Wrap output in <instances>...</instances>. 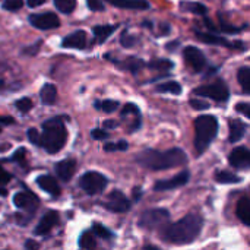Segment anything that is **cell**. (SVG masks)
I'll list each match as a JSON object with an SVG mask.
<instances>
[{"mask_svg":"<svg viewBox=\"0 0 250 250\" xmlns=\"http://www.w3.org/2000/svg\"><path fill=\"white\" fill-rule=\"evenodd\" d=\"M204 226V220L196 214H189L180 221L164 226L161 231V237L164 242L173 245H189L198 239Z\"/></svg>","mask_w":250,"mask_h":250,"instance_id":"obj_1","label":"cell"},{"mask_svg":"<svg viewBox=\"0 0 250 250\" xmlns=\"http://www.w3.org/2000/svg\"><path fill=\"white\" fill-rule=\"evenodd\" d=\"M138 164L151 170H168L174 167H182L188 163V155L183 149L173 148L168 151L146 149L136 157Z\"/></svg>","mask_w":250,"mask_h":250,"instance_id":"obj_2","label":"cell"},{"mask_svg":"<svg viewBox=\"0 0 250 250\" xmlns=\"http://www.w3.org/2000/svg\"><path fill=\"white\" fill-rule=\"evenodd\" d=\"M67 141V129L63 123V117H56L44 122L41 133V146L48 154H57Z\"/></svg>","mask_w":250,"mask_h":250,"instance_id":"obj_3","label":"cell"},{"mask_svg":"<svg viewBox=\"0 0 250 250\" xmlns=\"http://www.w3.org/2000/svg\"><path fill=\"white\" fill-rule=\"evenodd\" d=\"M195 148L198 154H202L208 149L212 141L218 133V120L214 116L205 114L199 116L195 120Z\"/></svg>","mask_w":250,"mask_h":250,"instance_id":"obj_4","label":"cell"},{"mask_svg":"<svg viewBox=\"0 0 250 250\" xmlns=\"http://www.w3.org/2000/svg\"><path fill=\"white\" fill-rule=\"evenodd\" d=\"M193 92L199 97H208L218 103H226L230 98V89H229L227 83L221 79L215 81L214 83L198 86V88H195Z\"/></svg>","mask_w":250,"mask_h":250,"instance_id":"obj_5","label":"cell"},{"mask_svg":"<svg viewBox=\"0 0 250 250\" xmlns=\"http://www.w3.org/2000/svg\"><path fill=\"white\" fill-rule=\"evenodd\" d=\"M107 185H108L107 177L97 171H88L79 179L81 189L83 192H86L88 195H97V193L103 192L107 188Z\"/></svg>","mask_w":250,"mask_h":250,"instance_id":"obj_6","label":"cell"},{"mask_svg":"<svg viewBox=\"0 0 250 250\" xmlns=\"http://www.w3.org/2000/svg\"><path fill=\"white\" fill-rule=\"evenodd\" d=\"M170 220V212L167 209H149L145 211L139 218V227L146 230H154L158 227H164Z\"/></svg>","mask_w":250,"mask_h":250,"instance_id":"obj_7","label":"cell"},{"mask_svg":"<svg viewBox=\"0 0 250 250\" xmlns=\"http://www.w3.org/2000/svg\"><path fill=\"white\" fill-rule=\"evenodd\" d=\"M183 56H185V60H186L188 66L193 72L199 73V72H202L207 67V57H205V54L198 47H193V45L185 47Z\"/></svg>","mask_w":250,"mask_h":250,"instance_id":"obj_8","label":"cell"},{"mask_svg":"<svg viewBox=\"0 0 250 250\" xmlns=\"http://www.w3.org/2000/svg\"><path fill=\"white\" fill-rule=\"evenodd\" d=\"M29 22L32 26L47 31V29H54L59 28L60 25V19L59 16H56L53 12H44V13H34L29 16Z\"/></svg>","mask_w":250,"mask_h":250,"instance_id":"obj_9","label":"cell"},{"mask_svg":"<svg viewBox=\"0 0 250 250\" xmlns=\"http://www.w3.org/2000/svg\"><path fill=\"white\" fill-rule=\"evenodd\" d=\"M103 205L113 212H127L130 209V201L125 196L122 190L117 189L107 196V201Z\"/></svg>","mask_w":250,"mask_h":250,"instance_id":"obj_10","label":"cell"},{"mask_svg":"<svg viewBox=\"0 0 250 250\" xmlns=\"http://www.w3.org/2000/svg\"><path fill=\"white\" fill-rule=\"evenodd\" d=\"M190 179V173L189 171H182L180 174L168 179V180H160L154 185V190L155 192H166V190H171L180 186H185Z\"/></svg>","mask_w":250,"mask_h":250,"instance_id":"obj_11","label":"cell"},{"mask_svg":"<svg viewBox=\"0 0 250 250\" xmlns=\"http://www.w3.org/2000/svg\"><path fill=\"white\" fill-rule=\"evenodd\" d=\"M13 205L23 211L34 212L38 207V198L32 192H19L13 196Z\"/></svg>","mask_w":250,"mask_h":250,"instance_id":"obj_12","label":"cell"},{"mask_svg":"<svg viewBox=\"0 0 250 250\" xmlns=\"http://www.w3.org/2000/svg\"><path fill=\"white\" fill-rule=\"evenodd\" d=\"M230 164L234 168H240V170H248L250 166V152L246 146H239L234 148L229 157Z\"/></svg>","mask_w":250,"mask_h":250,"instance_id":"obj_13","label":"cell"},{"mask_svg":"<svg viewBox=\"0 0 250 250\" xmlns=\"http://www.w3.org/2000/svg\"><path fill=\"white\" fill-rule=\"evenodd\" d=\"M59 223V214L56 211H48L42 215V218L40 220L37 229L34 230V233L37 236H45L51 231V229Z\"/></svg>","mask_w":250,"mask_h":250,"instance_id":"obj_14","label":"cell"},{"mask_svg":"<svg viewBox=\"0 0 250 250\" xmlns=\"http://www.w3.org/2000/svg\"><path fill=\"white\" fill-rule=\"evenodd\" d=\"M195 35L199 38V41L211 44V45H224V47H231V48H245V45H242V44H231L229 40H226L223 37H218L215 34H207V32L196 31Z\"/></svg>","mask_w":250,"mask_h":250,"instance_id":"obj_15","label":"cell"},{"mask_svg":"<svg viewBox=\"0 0 250 250\" xmlns=\"http://www.w3.org/2000/svg\"><path fill=\"white\" fill-rule=\"evenodd\" d=\"M62 45L64 48H85L86 47V34L85 31L79 29V31H75L72 34H69L67 37L63 38L62 41Z\"/></svg>","mask_w":250,"mask_h":250,"instance_id":"obj_16","label":"cell"},{"mask_svg":"<svg viewBox=\"0 0 250 250\" xmlns=\"http://www.w3.org/2000/svg\"><path fill=\"white\" fill-rule=\"evenodd\" d=\"M75 170H76V161L73 158L63 160L56 166V173L60 177V180H63V182H69L73 177Z\"/></svg>","mask_w":250,"mask_h":250,"instance_id":"obj_17","label":"cell"},{"mask_svg":"<svg viewBox=\"0 0 250 250\" xmlns=\"http://www.w3.org/2000/svg\"><path fill=\"white\" fill-rule=\"evenodd\" d=\"M37 185L51 196H59V193H60V186L51 176H47V174L40 176L37 179Z\"/></svg>","mask_w":250,"mask_h":250,"instance_id":"obj_18","label":"cell"},{"mask_svg":"<svg viewBox=\"0 0 250 250\" xmlns=\"http://www.w3.org/2000/svg\"><path fill=\"white\" fill-rule=\"evenodd\" d=\"M110 4L122 9H136V10H145L149 7V3L146 0H107Z\"/></svg>","mask_w":250,"mask_h":250,"instance_id":"obj_19","label":"cell"},{"mask_svg":"<svg viewBox=\"0 0 250 250\" xmlns=\"http://www.w3.org/2000/svg\"><path fill=\"white\" fill-rule=\"evenodd\" d=\"M245 133H246V125L243 122L234 120V119L230 120V138H229V141L231 144H236V142L242 141Z\"/></svg>","mask_w":250,"mask_h":250,"instance_id":"obj_20","label":"cell"},{"mask_svg":"<svg viewBox=\"0 0 250 250\" xmlns=\"http://www.w3.org/2000/svg\"><path fill=\"white\" fill-rule=\"evenodd\" d=\"M119 26L117 25H97L92 28V32H94V38L98 44H103L105 42V40L117 29Z\"/></svg>","mask_w":250,"mask_h":250,"instance_id":"obj_21","label":"cell"},{"mask_svg":"<svg viewBox=\"0 0 250 250\" xmlns=\"http://www.w3.org/2000/svg\"><path fill=\"white\" fill-rule=\"evenodd\" d=\"M237 217L239 220L245 224V226H250V201L248 196H243L239 204H237Z\"/></svg>","mask_w":250,"mask_h":250,"instance_id":"obj_22","label":"cell"},{"mask_svg":"<svg viewBox=\"0 0 250 250\" xmlns=\"http://www.w3.org/2000/svg\"><path fill=\"white\" fill-rule=\"evenodd\" d=\"M40 98H41V103L45 104V105L54 104V101L57 98V89H56V86L53 83H44V86L40 91Z\"/></svg>","mask_w":250,"mask_h":250,"instance_id":"obj_23","label":"cell"},{"mask_svg":"<svg viewBox=\"0 0 250 250\" xmlns=\"http://www.w3.org/2000/svg\"><path fill=\"white\" fill-rule=\"evenodd\" d=\"M157 92L160 94H173V95H180L182 94V85L176 81H168V82H164V83H160L157 85Z\"/></svg>","mask_w":250,"mask_h":250,"instance_id":"obj_24","label":"cell"},{"mask_svg":"<svg viewBox=\"0 0 250 250\" xmlns=\"http://www.w3.org/2000/svg\"><path fill=\"white\" fill-rule=\"evenodd\" d=\"M214 179L215 182L221 183V185H231V183H240L242 182V177L230 173V171H226V170H218L215 171L214 174Z\"/></svg>","mask_w":250,"mask_h":250,"instance_id":"obj_25","label":"cell"},{"mask_svg":"<svg viewBox=\"0 0 250 250\" xmlns=\"http://www.w3.org/2000/svg\"><path fill=\"white\" fill-rule=\"evenodd\" d=\"M180 7H182V10H185V12H192V13H196V15H199V16H205L207 12H208L207 6H205L204 3L183 1V3H180Z\"/></svg>","mask_w":250,"mask_h":250,"instance_id":"obj_26","label":"cell"},{"mask_svg":"<svg viewBox=\"0 0 250 250\" xmlns=\"http://www.w3.org/2000/svg\"><path fill=\"white\" fill-rule=\"evenodd\" d=\"M237 79H239V83L242 85L243 88V92L245 94H249L250 92V69L248 66H243L239 69L237 72Z\"/></svg>","mask_w":250,"mask_h":250,"instance_id":"obj_27","label":"cell"},{"mask_svg":"<svg viewBox=\"0 0 250 250\" xmlns=\"http://www.w3.org/2000/svg\"><path fill=\"white\" fill-rule=\"evenodd\" d=\"M148 67L152 70H160V72H167L174 67V63L168 59H157L148 63Z\"/></svg>","mask_w":250,"mask_h":250,"instance_id":"obj_28","label":"cell"},{"mask_svg":"<svg viewBox=\"0 0 250 250\" xmlns=\"http://www.w3.org/2000/svg\"><path fill=\"white\" fill-rule=\"evenodd\" d=\"M54 6L64 15L72 13L76 9V0H54Z\"/></svg>","mask_w":250,"mask_h":250,"instance_id":"obj_29","label":"cell"},{"mask_svg":"<svg viewBox=\"0 0 250 250\" xmlns=\"http://www.w3.org/2000/svg\"><path fill=\"white\" fill-rule=\"evenodd\" d=\"M95 108H100L105 113H113L119 108V101H113V100H105V101H98L95 103Z\"/></svg>","mask_w":250,"mask_h":250,"instance_id":"obj_30","label":"cell"},{"mask_svg":"<svg viewBox=\"0 0 250 250\" xmlns=\"http://www.w3.org/2000/svg\"><path fill=\"white\" fill-rule=\"evenodd\" d=\"M97 246L95 239L92 236V233H83L79 239V248L82 249H94Z\"/></svg>","mask_w":250,"mask_h":250,"instance_id":"obj_31","label":"cell"},{"mask_svg":"<svg viewBox=\"0 0 250 250\" xmlns=\"http://www.w3.org/2000/svg\"><path fill=\"white\" fill-rule=\"evenodd\" d=\"M129 148L126 141H119V142H107L104 145V151L105 152H114V151H126Z\"/></svg>","mask_w":250,"mask_h":250,"instance_id":"obj_32","label":"cell"},{"mask_svg":"<svg viewBox=\"0 0 250 250\" xmlns=\"http://www.w3.org/2000/svg\"><path fill=\"white\" fill-rule=\"evenodd\" d=\"M92 231H94L98 237H101V239H104V240H108V239H111V237H113V233H111L110 230H107L104 226L97 224V223L92 226Z\"/></svg>","mask_w":250,"mask_h":250,"instance_id":"obj_33","label":"cell"},{"mask_svg":"<svg viewBox=\"0 0 250 250\" xmlns=\"http://www.w3.org/2000/svg\"><path fill=\"white\" fill-rule=\"evenodd\" d=\"M145 66V63L142 62V60H139V59H129L127 60V63L125 64V67L126 69H129L133 75H136L142 67Z\"/></svg>","mask_w":250,"mask_h":250,"instance_id":"obj_34","label":"cell"},{"mask_svg":"<svg viewBox=\"0 0 250 250\" xmlns=\"http://www.w3.org/2000/svg\"><path fill=\"white\" fill-rule=\"evenodd\" d=\"M16 108L21 111V113H28L31 108H32V101H31V98H28V97H23V98H21V100H18L16 101Z\"/></svg>","mask_w":250,"mask_h":250,"instance_id":"obj_35","label":"cell"},{"mask_svg":"<svg viewBox=\"0 0 250 250\" xmlns=\"http://www.w3.org/2000/svg\"><path fill=\"white\" fill-rule=\"evenodd\" d=\"M120 42H122V45H123V47H126V48H130V47H133V45L136 44V38H135L133 35H130L127 31H125V32L122 34Z\"/></svg>","mask_w":250,"mask_h":250,"instance_id":"obj_36","label":"cell"},{"mask_svg":"<svg viewBox=\"0 0 250 250\" xmlns=\"http://www.w3.org/2000/svg\"><path fill=\"white\" fill-rule=\"evenodd\" d=\"M26 135H28V139H29L31 144H34V145H37V146H41V135L38 133L37 129H34V127L28 129Z\"/></svg>","mask_w":250,"mask_h":250,"instance_id":"obj_37","label":"cell"},{"mask_svg":"<svg viewBox=\"0 0 250 250\" xmlns=\"http://www.w3.org/2000/svg\"><path fill=\"white\" fill-rule=\"evenodd\" d=\"M23 1L22 0H4L3 3V9L10 10V12H16L22 7Z\"/></svg>","mask_w":250,"mask_h":250,"instance_id":"obj_38","label":"cell"},{"mask_svg":"<svg viewBox=\"0 0 250 250\" xmlns=\"http://www.w3.org/2000/svg\"><path fill=\"white\" fill-rule=\"evenodd\" d=\"M190 105H192L195 110H208V108H209V104H208V103H205L204 100H198V98L190 100Z\"/></svg>","mask_w":250,"mask_h":250,"instance_id":"obj_39","label":"cell"},{"mask_svg":"<svg viewBox=\"0 0 250 250\" xmlns=\"http://www.w3.org/2000/svg\"><path fill=\"white\" fill-rule=\"evenodd\" d=\"M220 21H221V29L223 31H226V32H229V34H237V32H240L243 28H237V26H231V25H229V23H226L224 21H223V18L220 16Z\"/></svg>","mask_w":250,"mask_h":250,"instance_id":"obj_40","label":"cell"},{"mask_svg":"<svg viewBox=\"0 0 250 250\" xmlns=\"http://www.w3.org/2000/svg\"><path fill=\"white\" fill-rule=\"evenodd\" d=\"M127 114H141L139 113V108L135 105V104H126L122 110V116H127Z\"/></svg>","mask_w":250,"mask_h":250,"instance_id":"obj_41","label":"cell"},{"mask_svg":"<svg viewBox=\"0 0 250 250\" xmlns=\"http://www.w3.org/2000/svg\"><path fill=\"white\" fill-rule=\"evenodd\" d=\"M91 136H92L94 139H97V141H103V139H107V138L110 136V133H107V132L103 130V129H94V130L91 132Z\"/></svg>","mask_w":250,"mask_h":250,"instance_id":"obj_42","label":"cell"},{"mask_svg":"<svg viewBox=\"0 0 250 250\" xmlns=\"http://www.w3.org/2000/svg\"><path fill=\"white\" fill-rule=\"evenodd\" d=\"M236 110L239 111V113H242L245 117H248V119H250V105L248 104V103H239L237 105H236Z\"/></svg>","mask_w":250,"mask_h":250,"instance_id":"obj_43","label":"cell"},{"mask_svg":"<svg viewBox=\"0 0 250 250\" xmlns=\"http://www.w3.org/2000/svg\"><path fill=\"white\" fill-rule=\"evenodd\" d=\"M86 3H88V7L94 12L104 10V4L101 3V0H86Z\"/></svg>","mask_w":250,"mask_h":250,"instance_id":"obj_44","label":"cell"},{"mask_svg":"<svg viewBox=\"0 0 250 250\" xmlns=\"http://www.w3.org/2000/svg\"><path fill=\"white\" fill-rule=\"evenodd\" d=\"M25 154H26L25 148H19V149L13 154V160H15V161H18V163H22V161H23V158H25Z\"/></svg>","mask_w":250,"mask_h":250,"instance_id":"obj_45","label":"cell"},{"mask_svg":"<svg viewBox=\"0 0 250 250\" xmlns=\"http://www.w3.org/2000/svg\"><path fill=\"white\" fill-rule=\"evenodd\" d=\"M10 179H12V176H10L9 173H6L4 170H1V168H0V186H1V185H4V183H9V182H10Z\"/></svg>","mask_w":250,"mask_h":250,"instance_id":"obj_46","label":"cell"},{"mask_svg":"<svg viewBox=\"0 0 250 250\" xmlns=\"http://www.w3.org/2000/svg\"><path fill=\"white\" fill-rule=\"evenodd\" d=\"M40 47H41V41H37V42H35V45L25 48V50H23V53H25V54H35V53H37V50H38Z\"/></svg>","mask_w":250,"mask_h":250,"instance_id":"obj_47","label":"cell"},{"mask_svg":"<svg viewBox=\"0 0 250 250\" xmlns=\"http://www.w3.org/2000/svg\"><path fill=\"white\" fill-rule=\"evenodd\" d=\"M44 1H45V0H26V3H28L29 7H38V6H41Z\"/></svg>","mask_w":250,"mask_h":250,"instance_id":"obj_48","label":"cell"},{"mask_svg":"<svg viewBox=\"0 0 250 250\" xmlns=\"http://www.w3.org/2000/svg\"><path fill=\"white\" fill-rule=\"evenodd\" d=\"M25 248H26V249H40V245L35 243V242H32V240H28V242L25 243Z\"/></svg>","mask_w":250,"mask_h":250,"instance_id":"obj_49","label":"cell"},{"mask_svg":"<svg viewBox=\"0 0 250 250\" xmlns=\"http://www.w3.org/2000/svg\"><path fill=\"white\" fill-rule=\"evenodd\" d=\"M176 47H179V41H173V42L167 44V50H170V51H174Z\"/></svg>","mask_w":250,"mask_h":250,"instance_id":"obj_50","label":"cell"},{"mask_svg":"<svg viewBox=\"0 0 250 250\" xmlns=\"http://www.w3.org/2000/svg\"><path fill=\"white\" fill-rule=\"evenodd\" d=\"M0 123H3V125H12L13 123V119L12 117H0Z\"/></svg>","mask_w":250,"mask_h":250,"instance_id":"obj_51","label":"cell"},{"mask_svg":"<svg viewBox=\"0 0 250 250\" xmlns=\"http://www.w3.org/2000/svg\"><path fill=\"white\" fill-rule=\"evenodd\" d=\"M104 126H105V127H116L117 123H116L114 120H105V122H104Z\"/></svg>","mask_w":250,"mask_h":250,"instance_id":"obj_52","label":"cell"},{"mask_svg":"<svg viewBox=\"0 0 250 250\" xmlns=\"http://www.w3.org/2000/svg\"><path fill=\"white\" fill-rule=\"evenodd\" d=\"M141 198V188H136L135 189V201H138Z\"/></svg>","mask_w":250,"mask_h":250,"instance_id":"obj_53","label":"cell"},{"mask_svg":"<svg viewBox=\"0 0 250 250\" xmlns=\"http://www.w3.org/2000/svg\"><path fill=\"white\" fill-rule=\"evenodd\" d=\"M4 70H6V63L0 60V75H1V73H3Z\"/></svg>","mask_w":250,"mask_h":250,"instance_id":"obj_54","label":"cell"},{"mask_svg":"<svg viewBox=\"0 0 250 250\" xmlns=\"http://www.w3.org/2000/svg\"><path fill=\"white\" fill-rule=\"evenodd\" d=\"M7 195V190L6 189H0V196H6Z\"/></svg>","mask_w":250,"mask_h":250,"instance_id":"obj_55","label":"cell"},{"mask_svg":"<svg viewBox=\"0 0 250 250\" xmlns=\"http://www.w3.org/2000/svg\"><path fill=\"white\" fill-rule=\"evenodd\" d=\"M0 132H1V129H0Z\"/></svg>","mask_w":250,"mask_h":250,"instance_id":"obj_56","label":"cell"}]
</instances>
